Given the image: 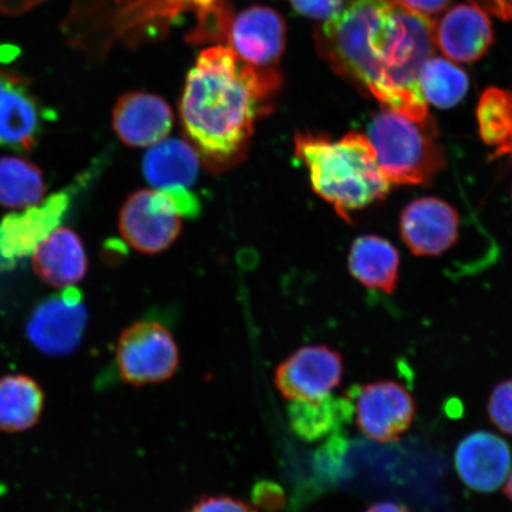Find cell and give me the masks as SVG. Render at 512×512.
<instances>
[{
    "instance_id": "obj_1",
    "label": "cell",
    "mask_w": 512,
    "mask_h": 512,
    "mask_svg": "<svg viewBox=\"0 0 512 512\" xmlns=\"http://www.w3.org/2000/svg\"><path fill=\"white\" fill-rule=\"evenodd\" d=\"M435 23L398 0H344L322 27L334 66L366 88L383 108L419 123L430 120L419 76L435 48Z\"/></svg>"
},
{
    "instance_id": "obj_2",
    "label": "cell",
    "mask_w": 512,
    "mask_h": 512,
    "mask_svg": "<svg viewBox=\"0 0 512 512\" xmlns=\"http://www.w3.org/2000/svg\"><path fill=\"white\" fill-rule=\"evenodd\" d=\"M275 85V74L241 60L232 48L203 50L185 82V131L204 156L232 159L252 136L259 102Z\"/></svg>"
},
{
    "instance_id": "obj_3",
    "label": "cell",
    "mask_w": 512,
    "mask_h": 512,
    "mask_svg": "<svg viewBox=\"0 0 512 512\" xmlns=\"http://www.w3.org/2000/svg\"><path fill=\"white\" fill-rule=\"evenodd\" d=\"M294 149L309 171L313 191L344 220L388 195L392 184L377 162L373 145L362 133L350 132L338 140L297 133Z\"/></svg>"
},
{
    "instance_id": "obj_4",
    "label": "cell",
    "mask_w": 512,
    "mask_h": 512,
    "mask_svg": "<svg viewBox=\"0 0 512 512\" xmlns=\"http://www.w3.org/2000/svg\"><path fill=\"white\" fill-rule=\"evenodd\" d=\"M367 137L390 184H428L445 168L444 152L430 120L419 123L383 108L371 119Z\"/></svg>"
},
{
    "instance_id": "obj_5",
    "label": "cell",
    "mask_w": 512,
    "mask_h": 512,
    "mask_svg": "<svg viewBox=\"0 0 512 512\" xmlns=\"http://www.w3.org/2000/svg\"><path fill=\"white\" fill-rule=\"evenodd\" d=\"M197 213L198 201L189 189L139 190L124 203L119 230L138 252L158 254L177 240L184 217Z\"/></svg>"
},
{
    "instance_id": "obj_6",
    "label": "cell",
    "mask_w": 512,
    "mask_h": 512,
    "mask_svg": "<svg viewBox=\"0 0 512 512\" xmlns=\"http://www.w3.org/2000/svg\"><path fill=\"white\" fill-rule=\"evenodd\" d=\"M115 358L121 379L136 387L171 379L179 363L174 336L153 320L127 328L119 338Z\"/></svg>"
},
{
    "instance_id": "obj_7",
    "label": "cell",
    "mask_w": 512,
    "mask_h": 512,
    "mask_svg": "<svg viewBox=\"0 0 512 512\" xmlns=\"http://www.w3.org/2000/svg\"><path fill=\"white\" fill-rule=\"evenodd\" d=\"M348 398L361 432L371 440L390 443L409 430L415 403L405 387L394 381H379L352 389Z\"/></svg>"
},
{
    "instance_id": "obj_8",
    "label": "cell",
    "mask_w": 512,
    "mask_h": 512,
    "mask_svg": "<svg viewBox=\"0 0 512 512\" xmlns=\"http://www.w3.org/2000/svg\"><path fill=\"white\" fill-rule=\"evenodd\" d=\"M88 313L79 288L70 286L43 300L29 318L30 342L49 356H66L81 342Z\"/></svg>"
},
{
    "instance_id": "obj_9",
    "label": "cell",
    "mask_w": 512,
    "mask_h": 512,
    "mask_svg": "<svg viewBox=\"0 0 512 512\" xmlns=\"http://www.w3.org/2000/svg\"><path fill=\"white\" fill-rule=\"evenodd\" d=\"M343 360L325 345L294 352L275 370V386L292 402L315 401L331 395L343 377Z\"/></svg>"
},
{
    "instance_id": "obj_10",
    "label": "cell",
    "mask_w": 512,
    "mask_h": 512,
    "mask_svg": "<svg viewBox=\"0 0 512 512\" xmlns=\"http://www.w3.org/2000/svg\"><path fill=\"white\" fill-rule=\"evenodd\" d=\"M78 187L64 190L38 206L6 216L0 223V266H10L27 258L60 226Z\"/></svg>"
},
{
    "instance_id": "obj_11",
    "label": "cell",
    "mask_w": 512,
    "mask_h": 512,
    "mask_svg": "<svg viewBox=\"0 0 512 512\" xmlns=\"http://www.w3.org/2000/svg\"><path fill=\"white\" fill-rule=\"evenodd\" d=\"M459 230L458 211L437 197L418 198L401 213V238L416 256H439L450 251Z\"/></svg>"
},
{
    "instance_id": "obj_12",
    "label": "cell",
    "mask_w": 512,
    "mask_h": 512,
    "mask_svg": "<svg viewBox=\"0 0 512 512\" xmlns=\"http://www.w3.org/2000/svg\"><path fill=\"white\" fill-rule=\"evenodd\" d=\"M42 131V107L29 82L22 76L0 70V147L30 151Z\"/></svg>"
},
{
    "instance_id": "obj_13",
    "label": "cell",
    "mask_w": 512,
    "mask_h": 512,
    "mask_svg": "<svg viewBox=\"0 0 512 512\" xmlns=\"http://www.w3.org/2000/svg\"><path fill=\"white\" fill-rule=\"evenodd\" d=\"M454 464L466 486L489 494L507 482L512 469V453L507 441L494 433L479 431L460 441Z\"/></svg>"
},
{
    "instance_id": "obj_14",
    "label": "cell",
    "mask_w": 512,
    "mask_h": 512,
    "mask_svg": "<svg viewBox=\"0 0 512 512\" xmlns=\"http://www.w3.org/2000/svg\"><path fill=\"white\" fill-rule=\"evenodd\" d=\"M434 41L448 59L475 62L494 42V29L488 14L478 4H458L435 23Z\"/></svg>"
},
{
    "instance_id": "obj_15",
    "label": "cell",
    "mask_w": 512,
    "mask_h": 512,
    "mask_svg": "<svg viewBox=\"0 0 512 512\" xmlns=\"http://www.w3.org/2000/svg\"><path fill=\"white\" fill-rule=\"evenodd\" d=\"M229 34L234 53L254 67L270 66L285 49V19L266 6H253L240 12Z\"/></svg>"
},
{
    "instance_id": "obj_16",
    "label": "cell",
    "mask_w": 512,
    "mask_h": 512,
    "mask_svg": "<svg viewBox=\"0 0 512 512\" xmlns=\"http://www.w3.org/2000/svg\"><path fill=\"white\" fill-rule=\"evenodd\" d=\"M174 114L164 99L144 92L120 96L113 110V128L121 142L151 147L168 138Z\"/></svg>"
},
{
    "instance_id": "obj_17",
    "label": "cell",
    "mask_w": 512,
    "mask_h": 512,
    "mask_svg": "<svg viewBox=\"0 0 512 512\" xmlns=\"http://www.w3.org/2000/svg\"><path fill=\"white\" fill-rule=\"evenodd\" d=\"M32 265L44 283L63 290L80 283L88 262L79 235L70 228L57 227L32 253Z\"/></svg>"
},
{
    "instance_id": "obj_18",
    "label": "cell",
    "mask_w": 512,
    "mask_h": 512,
    "mask_svg": "<svg viewBox=\"0 0 512 512\" xmlns=\"http://www.w3.org/2000/svg\"><path fill=\"white\" fill-rule=\"evenodd\" d=\"M143 172L156 190L189 189L200 172V159L184 140L166 138L147 151Z\"/></svg>"
},
{
    "instance_id": "obj_19",
    "label": "cell",
    "mask_w": 512,
    "mask_h": 512,
    "mask_svg": "<svg viewBox=\"0 0 512 512\" xmlns=\"http://www.w3.org/2000/svg\"><path fill=\"white\" fill-rule=\"evenodd\" d=\"M349 270L362 285L389 294L398 284L400 254L380 236H360L350 249Z\"/></svg>"
},
{
    "instance_id": "obj_20",
    "label": "cell",
    "mask_w": 512,
    "mask_h": 512,
    "mask_svg": "<svg viewBox=\"0 0 512 512\" xmlns=\"http://www.w3.org/2000/svg\"><path fill=\"white\" fill-rule=\"evenodd\" d=\"M46 395L37 381L22 374L0 377V432L22 433L42 418Z\"/></svg>"
},
{
    "instance_id": "obj_21",
    "label": "cell",
    "mask_w": 512,
    "mask_h": 512,
    "mask_svg": "<svg viewBox=\"0 0 512 512\" xmlns=\"http://www.w3.org/2000/svg\"><path fill=\"white\" fill-rule=\"evenodd\" d=\"M351 415L350 399H336L331 395L315 401L291 402L288 407V421L293 432L307 441L326 437Z\"/></svg>"
},
{
    "instance_id": "obj_22",
    "label": "cell",
    "mask_w": 512,
    "mask_h": 512,
    "mask_svg": "<svg viewBox=\"0 0 512 512\" xmlns=\"http://www.w3.org/2000/svg\"><path fill=\"white\" fill-rule=\"evenodd\" d=\"M46 183L42 171L22 158L0 157V206L28 209L42 203Z\"/></svg>"
},
{
    "instance_id": "obj_23",
    "label": "cell",
    "mask_w": 512,
    "mask_h": 512,
    "mask_svg": "<svg viewBox=\"0 0 512 512\" xmlns=\"http://www.w3.org/2000/svg\"><path fill=\"white\" fill-rule=\"evenodd\" d=\"M419 86L426 102L446 110L465 98L470 82L462 68L451 61L432 56L421 68Z\"/></svg>"
},
{
    "instance_id": "obj_24",
    "label": "cell",
    "mask_w": 512,
    "mask_h": 512,
    "mask_svg": "<svg viewBox=\"0 0 512 512\" xmlns=\"http://www.w3.org/2000/svg\"><path fill=\"white\" fill-rule=\"evenodd\" d=\"M480 137L497 155L512 157V92L489 88L477 110Z\"/></svg>"
},
{
    "instance_id": "obj_25",
    "label": "cell",
    "mask_w": 512,
    "mask_h": 512,
    "mask_svg": "<svg viewBox=\"0 0 512 512\" xmlns=\"http://www.w3.org/2000/svg\"><path fill=\"white\" fill-rule=\"evenodd\" d=\"M488 413L492 424L512 437V379L497 384L492 390Z\"/></svg>"
},
{
    "instance_id": "obj_26",
    "label": "cell",
    "mask_w": 512,
    "mask_h": 512,
    "mask_svg": "<svg viewBox=\"0 0 512 512\" xmlns=\"http://www.w3.org/2000/svg\"><path fill=\"white\" fill-rule=\"evenodd\" d=\"M298 14L328 22L342 9L344 0H288Z\"/></svg>"
},
{
    "instance_id": "obj_27",
    "label": "cell",
    "mask_w": 512,
    "mask_h": 512,
    "mask_svg": "<svg viewBox=\"0 0 512 512\" xmlns=\"http://www.w3.org/2000/svg\"><path fill=\"white\" fill-rule=\"evenodd\" d=\"M188 512H259L251 504L230 496H206Z\"/></svg>"
},
{
    "instance_id": "obj_28",
    "label": "cell",
    "mask_w": 512,
    "mask_h": 512,
    "mask_svg": "<svg viewBox=\"0 0 512 512\" xmlns=\"http://www.w3.org/2000/svg\"><path fill=\"white\" fill-rule=\"evenodd\" d=\"M255 504L265 509H277L284 503V495L278 489L277 485L262 483L255 486L254 492Z\"/></svg>"
},
{
    "instance_id": "obj_29",
    "label": "cell",
    "mask_w": 512,
    "mask_h": 512,
    "mask_svg": "<svg viewBox=\"0 0 512 512\" xmlns=\"http://www.w3.org/2000/svg\"><path fill=\"white\" fill-rule=\"evenodd\" d=\"M403 8L422 16L432 18L441 14L452 0H398Z\"/></svg>"
},
{
    "instance_id": "obj_30",
    "label": "cell",
    "mask_w": 512,
    "mask_h": 512,
    "mask_svg": "<svg viewBox=\"0 0 512 512\" xmlns=\"http://www.w3.org/2000/svg\"><path fill=\"white\" fill-rule=\"evenodd\" d=\"M504 21L512 19V0H470Z\"/></svg>"
},
{
    "instance_id": "obj_31",
    "label": "cell",
    "mask_w": 512,
    "mask_h": 512,
    "mask_svg": "<svg viewBox=\"0 0 512 512\" xmlns=\"http://www.w3.org/2000/svg\"><path fill=\"white\" fill-rule=\"evenodd\" d=\"M366 512H412L405 505L394 502H380L371 507Z\"/></svg>"
},
{
    "instance_id": "obj_32",
    "label": "cell",
    "mask_w": 512,
    "mask_h": 512,
    "mask_svg": "<svg viewBox=\"0 0 512 512\" xmlns=\"http://www.w3.org/2000/svg\"><path fill=\"white\" fill-rule=\"evenodd\" d=\"M505 495H507L512 502V470L510 472V475L507 479V482H505V488H504Z\"/></svg>"
}]
</instances>
